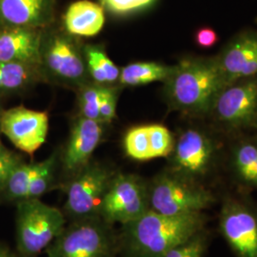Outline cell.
<instances>
[{"mask_svg": "<svg viewBox=\"0 0 257 257\" xmlns=\"http://www.w3.org/2000/svg\"><path fill=\"white\" fill-rule=\"evenodd\" d=\"M111 178L110 172L101 166H85L68 188L66 212L80 219L99 214Z\"/></svg>", "mask_w": 257, "mask_h": 257, "instance_id": "cell-8", "label": "cell"}, {"mask_svg": "<svg viewBox=\"0 0 257 257\" xmlns=\"http://www.w3.org/2000/svg\"><path fill=\"white\" fill-rule=\"evenodd\" d=\"M217 40V34L211 28H201L195 35L196 43L203 48L213 46Z\"/></svg>", "mask_w": 257, "mask_h": 257, "instance_id": "cell-31", "label": "cell"}, {"mask_svg": "<svg viewBox=\"0 0 257 257\" xmlns=\"http://www.w3.org/2000/svg\"><path fill=\"white\" fill-rule=\"evenodd\" d=\"M103 124L83 116L76 120L63 156V166L68 173L77 174L88 165L92 153L101 141Z\"/></svg>", "mask_w": 257, "mask_h": 257, "instance_id": "cell-14", "label": "cell"}, {"mask_svg": "<svg viewBox=\"0 0 257 257\" xmlns=\"http://www.w3.org/2000/svg\"><path fill=\"white\" fill-rule=\"evenodd\" d=\"M257 164V147L252 144L240 146L235 155V166L239 175L248 183L253 184Z\"/></svg>", "mask_w": 257, "mask_h": 257, "instance_id": "cell-25", "label": "cell"}, {"mask_svg": "<svg viewBox=\"0 0 257 257\" xmlns=\"http://www.w3.org/2000/svg\"><path fill=\"white\" fill-rule=\"evenodd\" d=\"M220 228L230 247L239 257H257V218L240 203H225Z\"/></svg>", "mask_w": 257, "mask_h": 257, "instance_id": "cell-11", "label": "cell"}, {"mask_svg": "<svg viewBox=\"0 0 257 257\" xmlns=\"http://www.w3.org/2000/svg\"><path fill=\"white\" fill-rule=\"evenodd\" d=\"M0 257H17L9 248H5L3 246H0Z\"/></svg>", "mask_w": 257, "mask_h": 257, "instance_id": "cell-32", "label": "cell"}, {"mask_svg": "<svg viewBox=\"0 0 257 257\" xmlns=\"http://www.w3.org/2000/svg\"><path fill=\"white\" fill-rule=\"evenodd\" d=\"M43 167V161L39 163H20L10 175L5 188L1 193L10 201H20L25 199L28 189L35 177Z\"/></svg>", "mask_w": 257, "mask_h": 257, "instance_id": "cell-21", "label": "cell"}, {"mask_svg": "<svg viewBox=\"0 0 257 257\" xmlns=\"http://www.w3.org/2000/svg\"><path fill=\"white\" fill-rule=\"evenodd\" d=\"M20 163L22 161L18 155L0 145V193L5 188L10 175Z\"/></svg>", "mask_w": 257, "mask_h": 257, "instance_id": "cell-28", "label": "cell"}, {"mask_svg": "<svg viewBox=\"0 0 257 257\" xmlns=\"http://www.w3.org/2000/svg\"><path fill=\"white\" fill-rule=\"evenodd\" d=\"M42 73L39 65L0 61V93L19 92L32 85Z\"/></svg>", "mask_w": 257, "mask_h": 257, "instance_id": "cell-18", "label": "cell"}, {"mask_svg": "<svg viewBox=\"0 0 257 257\" xmlns=\"http://www.w3.org/2000/svg\"><path fill=\"white\" fill-rule=\"evenodd\" d=\"M1 115H2V113L0 112V121H1Z\"/></svg>", "mask_w": 257, "mask_h": 257, "instance_id": "cell-34", "label": "cell"}, {"mask_svg": "<svg viewBox=\"0 0 257 257\" xmlns=\"http://www.w3.org/2000/svg\"><path fill=\"white\" fill-rule=\"evenodd\" d=\"M151 156L153 158L168 156L174 149V139L168 128L161 125H149Z\"/></svg>", "mask_w": 257, "mask_h": 257, "instance_id": "cell-24", "label": "cell"}, {"mask_svg": "<svg viewBox=\"0 0 257 257\" xmlns=\"http://www.w3.org/2000/svg\"><path fill=\"white\" fill-rule=\"evenodd\" d=\"M227 85L257 75V35L236 37L215 59Z\"/></svg>", "mask_w": 257, "mask_h": 257, "instance_id": "cell-12", "label": "cell"}, {"mask_svg": "<svg viewBox=\"0 0 257 257\" xmlns=\"http://www.w3.org/2000/svg\"><path fill=\"white\" fill-rule=\"evenodd\" d=\"M212 151L211 141L205 135L188 130L175 145V165L188 176L204 175L211 163Z\"/></svg>", "mask_w": 257, "mask_h": 257, "instance_id": "cell-16", "label": "cell"}, {"mask_svg": "<svg viewBox=\"0 0 257 257\" xmlns=\"http://www.w3.org/2000/svg\"><path fill=\"white\" fill-rule=\"evenodd\" d=\"M93 218H82L64 229L48 247V257H111L110 233Z\"/></svg>", "mask_w": 257, "mask_h": 257, "instance_id": "cell-6", "label": "cell"}, {"mask_svg": "<svg viewBox=\"0 0 257 257\" xmlns=\"http://www.w3.org/2000/svg\"><path fill=\"white\" fill-rule=\"evenodd\" d=\"M165 82L173 107L194 113L212 109L219 92L227 86L215 59L182 61L175 66Z\"/></svg>", "mask_w": 257, "mask_h": 257, "instance_id": "cell-2", "label": "cell"}, {"mask_svg": "<svg viewBox=\"0 0 257 257\" xmlns=\"http://www.w3.org/2000/svg\"><path fill=\"white\" fill-rule=\"evenodd\" d=\"M219 121L241 127L249 124L257 115V77H249L227 85L212 106Z\"/></svg>", "mask_w": 257, "mask_h": 257, "instance_id": "cell-10", "label": "cell"}, {"mask_svg": "<svg viewBox=\"0 0 257 257\" xmlns=\"http://www.w3.org/2000/svg\"><path fill=\"white\" fill-rule=\"evenodd\" d=\"M88 74L96 84L108 85L119 80V69L101 47L89 45L83 49Z\"/></svg>", "mask_w": 257, "mask_h": 257, "instance_id": "cell-20", "label": "cell"}, {"mask_svg": "<svg viewBox=\"0 0 257 257\" xmlns=\"http://www.w3.org/2000/svg\"><path fill=\"white\" fill-rule=\"evenodd\" d=\"M55 163V157L54 156L43 161V167L30 185L25 199L39 198L49 190L53 180Z\"/></svg>", "mask_w": 257, "mask_h": 257, "instance_id": "cell-26", "label": "cell"}, {"mask_svg": "<svg viewBox=\"0 0 257 257\" xmlns=\"http://www.w3.org/2000/svg\"><path fill=\"white\" fill-rule=\"evenodd\" d=\"M150 210L148 189L138 176L118 175L111 178L99 214L103 219L123 226Z\"/></svg>", "mask_w": 257, "mask_h": 257, "instance_id": "cell-7", "label": "cell"}, {"mask_svg": "<svg viewBox=\"0 0 257 257\" xmlns=\"http://www.w3.org/2000/svg\"><path fill=\"white\" fill-rule=\"evenodd\" d=\"M55 0H0L1 27H45L54 19Z\"/></svg>", "mask_w": 257, "mask_h": 257, "instance_id": "cell-15", "label": "cell"}, {"mask_svg": "<svg viewBox=\"0 0 257 257\" xmlns=\"http://www.w3.org/2000/svg\"><path fill=\"white\" fill-rule=\"evenodd\" d=\"M174 67L156 62H138L124 67L120 71L119 82L125 86H139L156 81H165Z\"/></svg>", "mask_w": 257, "mask_h": 257, "instance_id": "cell-19", "label": "cell"}, {"mask_svg": "<svg viewBox=\"0 0 257 257\" xmlns=\"http://www.w3.org/2000/svg\"><path fill=\"white\" fill-rule=\"evenodd\" d=\"M65 229L63 213L39 198L23 199L17 206V244L24 257L48 248Z\"/></svg>", "mask_w": 257, "mask_h": 257, "instance_id": "cell-3", "label": "cell"}, {"mask_svg": "<svg viewBox=\"0 0 257 257\" xmlns=\"http://www.w3.org/2000/svg\"><path fill=\"white\" fill-rule=\"evenodd\" d=\"M206 237L202 231L172 248L164 257H202L206 248Z\"/></svg>", "mask_w": 257, "mask_h": 257, "instance_id": "cell-27", "label": "cell"}, {"mask_svg": "<svg viewBox=\"0 0 257 257\" xmlns=\"http://www.w3.org/2000/svg\"><path fill=\"white\" fill-rule=\"evenodd\" d=\"M117 93L114 89L105 86L99 105V114L102 123H110L115 117Z\"/></svg>", "mask_w": 257, "mask_h": 257, "instance_id": "cell-30", "label": "cell"}, {"mask_svg": "<svg viewBox=\"0 0 257 257\" xmlns=\"http://www.w3.org/2000/svg\"><path fill=\"white\" fill-rule=\"evenodd\" d=\"M40 68L55 80L73 86L86 85L89 74L83 51L73 37L61 33L43 36Z\"/></svg>", "mask_w": 257, "mask_h": 257, "instance_id": "cell-5", "label": "cell"}, {"mask_svg": "<svg viewBox=\"0 0 257 257\" xmlns=\"http://www.w3.org/2000/svg\"><path fill=\"white\" fill-rule=\"evenodd\" d=\"M256 120H257V115H256Z\"/></svg>", "mask_w": 257, "mask_h": 257, "instance_id": "cell-35", "label": "cell"}, {"mask_svg": "<svg viewBox=\"0 0 257 257\" xmlns=\"http://www.w3.org/2000/svg\"><path fill=\"white\" fill-rule=\"evenodd\" d=\"M150 210L168 215L201 212L212 203L211 193L175 175H160L148 189Z\"/></svg>", "mask_w": 257, "mask_h": 257, "instance_id": "cell-4", "label": "cell"}, {"mask_svg": "<svg viewBox=\"0 0 257 257\" xmlns=\"http://www.w3.org/2000/svg\"><path fill=\"white\" fill-rule=\"evenodd\" d=\"M201 212L176 215L149 210L124 225V242L131 257H164L172 248L202 231Z\"/></svg>", "mask_w": 257, "mask_h": 257, "instance_id": "cell-1", "label": "cell"}, {"mask_svg": "<svg viewBox=\"0 0 257 257\" xmlns=\"http://www.w3.org/2000/svg\"><path fill=\"white\" fill-rule=\"evenodd\" d=\"M103 7L89 0H79L70 5L64 16L68 34L77 37L96 36L104 26Z\"/></svg>", "mask_w": 257, "mask_h": 257, "instance_id": "cell-17", "label": "cell"}, {"mask_svg": "<svg viewBox=\"0 0 257 257\" xmlns=\"http://www.w3.org/2000/svg\"><path fill=\"white\" fill-rule=\"evenodd\" d=\"M41 28H0V61L39 65Z\"/></svg>", "mask_w": 257, "mask_h": 257, "instance_id": "cell-13", "label": "cell"}, {"mask_svg": "<svg viewBox=\"0 0 257 257\" xmlns=\"http://www.w3.org/2000/svg\"><path fill=\"white\" fill-rule=\"evenodd\" d=\"M126 154L133 159L144 161L152 159L148 126L131 128L124 139Z\"/></svg>", "mask_w": 257, "mask_h": 257, "instance_id": "cell-22", "label": "cell"}, {"mask_svg": "<svg viewBox=\"0 0 257 257\" xmlns=\"http://www.w3.org/2000/svg\"><path fill=\"white\" fill-rule=\"evenodd\" d=\"M49 117L45 111L16 107L2 112L0 132L20 151L34 155L45 142Z\"/></svg>", "mask_w": 257, "mask_h": 257, "instance_id": "cell-9", "label": "cell"}, {"mask_svg": "<svg viewBox=\"0 0 257 257\" xmlns=\"http://www.w3.org/2000/svg\"><path fill=\"white\" fill-rule=\"evenodd\" d=\"M102 7L114 14H127L142 9L154 0H100Z\"/></svg>", "mask_w": 257, "mask_h": 257, "instance_id": "cell-29", "label": "cell"}, {"mask_svg": "<svg viewBox=\"0 0 257 257\" xmlns=\"http://www.w3.org/2000/svg\"><path fill=\"white\" fill-rule=\"evenodd\" d=\"M253 184L257 185V164L255 167V172H254V177H253Z\"/></svg>", "mask_w": 257, "mask_h": 257, "instance_id": "cell-33", "label": "cell"}, {"mask_svg": "<svg viewBox=\"0 0 257 257\" xmlns=\"http://www.w3.org/2000/svg\"><path fill=\"white\" fill-rule=\"evenodd\" d=\"M104 89V85L96 83L92 85H84L81 87L79 105L83 117L100 121L99 105Z\"/></svg>", "mask_w": 257, "mask_h": 257, "instance_id": "cell-23", "label": "cell"}]
</instances>
